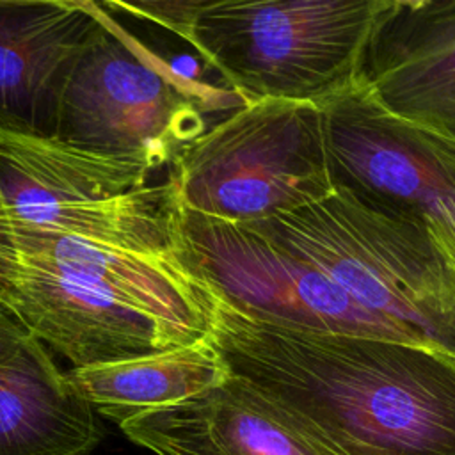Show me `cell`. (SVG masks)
<instances>
[{
	"instance_id": "6da1fadb",
	"label": "cell",
	"mask_w": 455,
	"mask_h": 455,
	"mask_svg": "<svg viewBox=\"0 0 455 455\" xmlns=\"http://www.w3.org/2000/svg\"><path fill=\"white\" fill-rule=\"evenodd\" d=\"M208 304V341L228 375L338 455H455V355L272 325Z\"/></svg>"
},
{
	"instance_id": "7a4b0ae2",
	"label": "cell",
	"mask_w": 455,
	"mask_h": 455,
	"mask_svg": "<svg viewBox=\"0 0 455 455\" xmlns=\"http://www.w3.org/2000/svg\"><path fill=\"white\" fill-rule=\"evenodd\" d=\"M247 226L322 270L366 311L455 355V261L425 228L343 192Z\"/></svg>"
},
{
	"instance_id": "3957f363",
	"label": "cell",
	"mask_w": 455,
	"mask_h": 455,
	"mask_svg": "<svg viewBox=\"0 0 455 455\" xmlns=\"http://www.w3.org/2000/svg\"><path fill=\"white\" fill-rule=\"evenodd\" d=\"M382 0H197L183 41L245 103L322 105L357 85Z\"/></svg>"
},
{
	"instance_id": "277c9868",
	"label": "cell",
	"mask_w": 455,
	"mask_h": 455,
	"mask_svg": "<svg viewBox=\"0 0 455 455\" xmlns=\"http://www.w3.org/2000/svg\"><path fill=\"white\" fill-rule=\"evenodd\" d=\"M242 105L231 89L181 75L105 11L64 85L53 137L153 172L210 128V114Z\"/></svg>"
},
{
	"instance_id": "5b68a950",
	"label": "cell",
	"mask_w": 455,
	"mask_h": 455,
	"mask_svg": "<svg viewBox=\"0 0 455 455\" xmlns=\"http://www.w3.org/2000/svg\"><path fill=\"white\" fill-rule=\"evenodd\" d=\"M178 206L236 224L279 217L331 196L322 110L249 101L183 148L169 165Z\"/></svg>"
},
{
	"instance_id": "8992f818",
	"label": "cell",
	"mask_w": 455,
	"mask_h": 455,
	"mask_svg": "<svg viewBox=\"0 0 455 455\" xmlns=\"http://www.w3.org/2000/svg\"><path fill=\"white\" fill-rule=\"evenodd\" d=\"M137 164L55 137L0 130V203L11 220L110 249L167 256L176 196Z\"/></svg>"
},
{
	"instance_id": "52a82bcc",
	"label": "cell",
	"mask_w": 455,
	"mask_h": 455,
	"mask_svg": "<svg viewBox=\"0 0 455 455\" xmlns=\"http://www.w3.org/2000/svg\"><path fill=\"white\" fill-rule=\"evenodd\" d=\"M167 256L210 300L251 320L423 345L247 224L206 217L176 203Z\"/></svg>"
},
{
	"instance_id": "ba28073f",
	"label": "cell",
	"mask_w": 455,
	"mask_h": 455,
	"mask_svg": "<svg viewBox=\"0 0 455 455\" xmlns=\"http://www.w3.org/2000/svg\"><path fill=\"white\" fill-rule=\"evenodd\" d=\"M318 107L332 190L425 228L455 261V142L386 110L359 84Z\"/></svg>"
},
{
	"instance_id": "9c48e42d",
	"label": "cell",
	"mask_w": 455,
	"mask_h": 455,
	"mask_svg": "<svg viewBox=\"0 0 455 455\" xmlns=\"http://www.w3.org/2000/svg\"><path fill=\"white\" fill-rule=\"evenodd\" d=\"M357 84L386 110L455 142V0H382Z\"/></svg>"
},
{
	"instance_id": "30bf717a",
	"label": "cell",
	"mask_w": 455,
	"mask_h": 455,
	"mask_svg": "<svg viewBox=\"0 0 455 455\" xmlns=\"http://www.w3.org/2000/svg\"><path fill=\"white\" fill-rule=\"evenodd\" d=\"M0 299L34 338L73 368L187 345L153 316L23 256Z\"/></svg>"
},
{
	"instance_id": "8fae6325",
	"label": "cell",
	"mask_w": 455,
	"mask_h": 455,
	"mask_svg": "<svg viewBox=\"0 0 455 455\" xmlns=\"http://www.w3.org/2000/svg\"><path fill=\"white\" fill-rule=\"evenodd\" d=\"M76 0H0V130L53 137L64 85L101 25Z\"/></svg>"
},
{
	"instance_id": "7c38bea8",
	"label": "cell",
	"mask_w": 455,
	"mask_h": 455,
	"mask_svg": "<svg viewBox=\"0 0 455 455\" xmlns=\"http://www.w3.org/2000/svg\"><path fill=\"white\" fill-rule=\"evenodd\" d=\"M119 427L155 455H338L231 375L183 402L132 416Z\"/></svg>"
},
{
	"instance_id": "4fadbf2b",
	"label": "cell",
	"mask_w": 455,
	"mask_h": 455,
	"mask_svg": "<svg viewBox=\"0 0 455 455\" xmlns=\"http://www.w3.org/2000/svg\"><path fill=\"white\" fill-rule=\"evenodd\" d=\"M12 222L18 256L59 270L130 307H135L187 345L210 331V304L169 259L103 247L68 235Z\"/></svg>"
},
{
	"instance_id": "5bb4252c",
	"label": "cell",
	"mask_w": 455,
	"mask_h": 455,
	"mask_svg": "<svg viewBox=\"0 0 455 455\" xmlns=\"http://www.w3.org/2000/svg\"><path fill=\"white\" fill-rule=\"evenodd\" d=\"M101 439L100 414L37 338L0 364V455H91Z\"/></svg>"
},
{
	"instance_id": "9a60e30c",
	"label": "cell",
	"mask_w": 455,
	"mask_h": 455,
	"mask_svg": "<svg viewBox=\"0 0 455 455\" xmlns=\"http://www.w3.org/2000/svg\"><path fill=\"white\" fill-rule=\"evenodd\" d=\"M66 377L98 414L119 425L206 391L222 382L228 371L206 336L197 343L142 357L71 368Z\"/></svg>"
},
{
	"instance_id": "2e32d148",
	"label": "cell",
	"mask_w": 455,
	"mask_h": 455,
	"mask_svg": "<svg viewBox=\"0 0 455 455\" xmlns=\"http://www.w3.org/2000/svg\"><path fill=\"white\" fill-rule=\"evenodd\" d=\"M32 334L0 299V364L11 361Z\"/></svg>"
},
{
	"instance_id": "e0dca14e",
	"label": "cell",
	"mask_w": 455,
	"mask_h": 455,
	"mask_svg": "<svg viewBox=\"0 0 455 455\" xmlns=\"http://www.w3.org/2000/svg\"><path fill=\"white\" fill-rule=\"evenodd\" d=\"M18 274V249L12 222L0 203V290L11 284Z\"/></svg>"
}]
</instances>
